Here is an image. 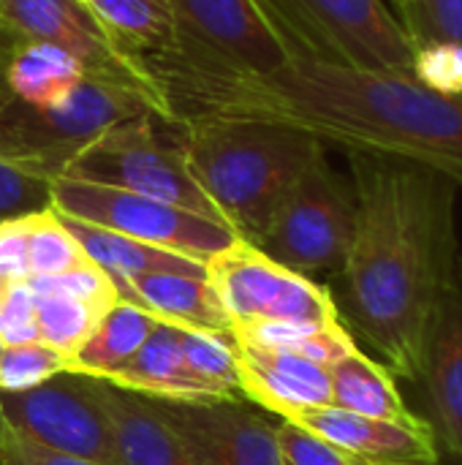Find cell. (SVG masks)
Returning a JSON list of instances; mask_svg holds the SVG:
<instances>
[{
    "mask_svg": "<svg viewBox=\"0 0 462 465\" xmlns=\"http://www.w3.org/2000/svg\"><path fill=\"white\" fill-rule=\"evenodd\" d=\"M152 79L177 123H275L310 134L324 147L428 169L462 188V101L430 90L414 71L291 57L267 74L155 68Z\"/></svg>",
    "mask_w": 462,
    "mask_h": 465,
    "instance_id": "obj_1",
    "label": "cell"
},
{
    "mask_svg": "<svg viewBox=\"0 0 462 465\" xmlns=\"http://www.w3.org/2000/svg\"><path fill=\"white\" fill-rule=\"evenodd\" d=\"M349 161L357 226L332 297L346 330L411 384L433 313L462 264L457 185L398 161Z\"/></svg>",
    "mask_w": 462,
    "mask_h": 465,
    "instance_id": "obj_2",
    "label": "cell"
},
{
    "mask_svg": "<svg viewBox=\"0 0 462 465\" xmlns=\"http://www.w3.org/2000/svg\"><path fill=\"white\" fill-rule=\"evenodd\" d=\"M188 166L234 234L251 245L305 169L324 155L310 134L261 123L199 117L180 123Z\"/></svg>",
    "mask_w": 462,
    "mask_h": 465,
    "instance_id": "obj_3",
    "label": "cell"
},
{
    "mask_svg": "<svg viewBox=\"0 0 462 465\" xmlns=\"http://www.w3.org/2000/svg\"><path fill=\"white\" fill-rule=\"evenodd\" d=\"M139 114H155L177 123L163 95L87 71L71 95L57 106L30 109L14 98L3 104L0 158H8L54 183L84 144L106 128Z\"/></svg>",
    "mask_w": 462,
    "mask_h": 465,
    "instance_id": "obj_4",
    "label": "cell"
},
{
    "mask_svg": "<svg viewBox=\"0 0 462 465\" xmlns=\"http://www.w3.org/2000/svg\"><path fill=\"white\" fill-rule=\"evenodd\" d=\"M60 177L131 191L223 223L188 166L180 123L155 114L106 128L68 161Z\"/></svg>",
    "mask_w": 462,
    "mask_h": 465,
    "instance_id": "obj_5",
    "label": "cell"
},
{
    "mask_svg": "<svg viewBox=\"0 0 462 465\" xmlns=\"http://www.w3.org/2000/svg\"><path fill=\"white\" fill-rule=\"evenodd\" d=\"M291 57L414 71V46L384 0H259Z\"/></svg>",
    "mask_w": 462,
    "mask_h": 465,
    "instance_id": "obj_6",
    "label": "cell"
},
{
    "mask_svg": "<svg viewBox=\"0 0 462 465\" xmlns=\"http://www.w3.org/2000/svg\"><path fill=\"white\" fill-rule=\"evenodd\" d=\"M354 226V185L329 166L324 153L280 199L256 248L313 281L319 275H340L351 251Z\"/></svg>",
    "mask_w": 462,
    "mask_h": 465,
    "instance_id": "obj_7",
    "label": "cell"
},
{
    "mask_svg": "<svg viewBox=\"0 0 462 465\" xmlns=\"http://www.w3.org/2000/svg\"><path fill=\"white\" fill-rule=\"evenodd\" d=\"M174 49L147 65L196 74H267L291 60V49L259 0H172Z\"/></svg>",
    "mask_w": 462,
    "mask_h": 465,
    "instance_id": "obj_8",
    "label": "cell"
},
{
    "mask_svg": "<svg viewBox=\"0 0 462 465\" xmlns=\"http://www.w3.org/2000/svg\"><path fill=\"white\" fill-rule=\"evenodd\" d=\"M52 210L202 264L240 240L234 229L199 213L131 191L65 177L52 183Z\"/></svg>",
    "mask_w": 462,
    "mask_h": 465,
    "instance_id": "obj_9",
    "label": "cell"
},
{
    "mask_svg": "<svg viewBox=\"0 0 462 465\" xmlns=\"http://www.w3.org/2000/svg\"><path fill=\"white\" fill-rule=\"evenodd\" d=\"M207 281L212 283L231 330L261 322L343 324L329 286L278 264L245 240H237L207 262Z\"/></svg>",
    "mask_w": 462,
    "mask_h": 465,
    "instance_id": "obj_10",
    "label": "cell"
},
{
    "mask_svg": "<svg viewBox=\"0 0 462 465\" xmlns=\"http://www.w3.org/2000/svg\"><path fill=\"white\" fill-rule=\"evenodd\" d=\"M0 425L41 450L98 465H123L95 379L57 373L49 381L0 392Z\"/></svg>",
    "mask_w": 462,
    "mask_h": 465,
    "instance_id": "obj_11",
    "label": "cell"
},
{
    "mask_svg": "<svg viewBox=\"0 0 462 465\" xmlns=\"http://www.w3.org/2000/svg\"><path fill=\"white\" fill-rule=\"evenodd\" d=\"M417 417L428 425L436 465H462V264L425 335L417 379Z\"/></svg>",
    "mask_w": 462,
    "mask_h": 465,
    "instance_id": "obj_12",
    "label": "cell"
},
{
    "mask_svg": "<svg viewBox=\"0 0 462 465\" xmlns=\"http://www.w3.org/2000/svg\"><path fill=\"white\" fill-rule=\"evenodd\" d=\"M0 22L22 41H49L63 46L90 74L163 95L150 71L117 46L82 0H0Z\"/></svg>",
    "mask_w": 462,
    "mask_h": 465,
    "instance_id": "obj_13",
    "label": "cell"
},
{
    "mask_svg": "<svg viewBox=\"0 0 462 465\" xmlns=\"http://www.w3.org/2000/svg\"><path fill=\"white\" fill-rule=\"evenodd\" d=\"M147 401L202 465H286L275 425L245 398Z\"/></svg>",
    "mask_w": 462,
    "mask_h": 465,
    "instance_id": "obj_14",
    "label": "cell"
},
{
    "mask_svg": "<svg viewBox=\"0 0 462 465\" xmlns=\"http://www.w3.org/2000/svg\"><path fill=\"white\" fill-rule=\"evenodd\" d=\"M234 343L240 395L275 414L291 420L300 411L329 406L332 384L329 371L286 349H264L251 343Z\"/></svg>",
    "mask_w": 462,
    "mask_h": 465,
    "instance_id": "obj_15",
    "label": "cell"
},
{
    "mask_svg": "<svg viewBox=\"0 0 462 465\" xmlns=\"http://www.w3.org/2000/svg\"><path fill=\"white\" fill-rule=\"evenodd\" d=\"M283 422H294L321 436L362 465H436V450L428 425L370 420L338 406L308 409Z\"/></svg>",
    "mask_w": 462,
    "mask_h": 465,
    "instance_id": "obj_16",
    "label": "cell"
},
{
    "mask_svg": "<svg viewBox=\"0 0 462 465\" xmlns=\"http://www.w3.org/2000/svg\"><path fill=\"white\" fill-rule=\"evenodd\" d=\"M123 465H202L144 395L95 379Z\"/></svg>",
    "mask_w": 462,
    "mask_h": 465,
    "instance_id": "obj_17",
    "label": "cell"
},
{
    "mask_svg": "<svg viewBox=\"0 0 462 465\" xmlns=\"http://www.w3.org/2000/svg\"><path fill=\"white\" fill-rule=\"evenodd\" d=\"M114 286L120 300L144 308L161 322L218 335L231 332V322L207 278L182 272H147L117 281Z\"/></svg>",
    "mask_w": 462,
    "mask_h": 465,
    "instance_id": "obj_18",
    "label": "cell"
},
{
    "mask_svg": "<svg viewBox=\"0 0 462 465\" xmlns=\"http://www.w3.org/2000/svg\"><path fill=\"white\" fill-rule=\"evenodd\" d=\"M112 387H120L125 392H136L144 398H161V401H212L210 392L202 387V381L191 373L182 351V327L158 322V327L150 332L144 346L131 357L125 368H120L112 379H106Z\"/></svg>",
    "mask_w": 462,
    "mask_h": 465,
    "instance_id": "obj_19",
    "label": "cell"
},
{
    "mask_svg": "<svg viewBox=\"0 0 462 465\" xmlns=\"http://www.w3.org/2000/svg\"><path fill=\"white\" fill-rule=\"evenodd\" d=\"M329 384H332L329 406L370 420L425 425L400 395L398 376L387 365L362 354V349H354L351 354H346L329 368Z\"/></svg>",
    "mask_w": 462,
    "mask_h": 465,
    "instance_id": "obj_20",
    "label": "cell"
},
{
    "mask_svg": "<svg viewBox=\"0 0 462 465\" xmlns=\"http://www.w3.org/2000/svg\"><path fill=\"white\" fill-rule=\"evenodd\" d=\"M60 218L68 226V232L76 237V242L82 245L87 259L95 267H101L114 283L136 278V275H147V272H182V275L207 278V264H202V262L185 259L180 253H172V251L131 240L125 234H117V232H109V229L68 218V215H60Z\"/></svg>",
    "mask_w": 462,
    "mask_h": 465,
    "instance_id": "obj_21",
    "label": "cell"
},
{
    "mask_svg": "<svg viewBox=\"0 0 462 465\" xmlns=\"http://www.w3.org/2000/svg\"><path fill=\"white\" fill-rule=\"evenodd\" d=\"M158 322L161 319H155L144 308L117 300L103 313L93 335L82 343V349L65 362L63 373H79L103 381L112 379L144 346V341L158 327Z\"/></svg>",
    "mask_w": 462,
    "mask_h": 465,
    "instance_id": "obj_22",
    "label": "cell"
},
{
    "mask_svg": "<svg viewBox=\"0 0 462 465\" xmlns=\"http://www.w3.org/2000/svg\"><path fill=\"white\" fill-rule=\"evenodd\" d=\"M84 65L49 41H22L8 63L11 98L30 109L57 106L84 79Z\"/></svg>",
    "mask_w": 462,
    "mask_h": 465,
    "instance_id": "obj_23",
    "label": "cell"
},
{
    "mask_svg": "<svg viewBox=\"0 0 462 465\" xmlns=\"http://www.w3.org/2000/svg\"><path fill=\"white\" fill-rule=\"evenodd\" d=\"M106 33L144 68L174 49L172 0H82Z\"/></svg>",
    "mask_w": 462,
    "mask_h": 465,
    "instance_id": "obj_24",
    "label": "cell"
},
{
    "mask_svg": "<svg viewBox=\"0 0 462 465\" xmlns=\"http://www.w3.org/2000/svg\"><path fill=\"white\" fill-rule=\"evenodd\" d=\"M27 229V278L60 275L93 264L63 218L49 207L25 215Z\"/></svg>",
    "mask_w": 462,
    "mask_h": 465,
    "instance_id": "obj_25",
    "label": "cell"
},
{
    "mask_svg": "<svg viewBox=\"0 0 462 465\" xmlns=\"http://www.w3.org/2000/svg\"><path fill=\"white\" fill-rule=\"evenodd\" d=\"M103 308L68 297H38L35 294V332L38 343L54 349L65 362L82 349L103 319Z\"/></svg>",
    "mask_w": 462,
    "mask_h": 465,
    "instance_id": "obj_26",
    "label": "cell"
},
{
    "mask_svg": "<svg viewBox=\"0 0 462 465\" xmlns=\"http://www.w3.org/2000/svg\"><path fill=\"white\" fill-rule=\"evenodd\" d=\"M182 351L191 373L202 381L212 401L242 398L237 384V354L229 335L182 327Z\"/></svg>",
    "mask_w": 462,
    "mask_h": 465,
    "instance_id": "obj_27",
    "label": "cell"
},
{
    "mask_svg": "<svg viewBox=\"0 0 462 465\" xmlns=\"http://www.w3.org/2000/svg\"><path fill=\"white\" fill-rule=\"evenodd\" d=\"M398 19L414 49L428 44L462 49V0H406Z\"/></svg>",
    "mask_w": 462,
    "mask_h": 465,
    "instance_id": "obj_28",
    "label": "cell"
},
{
    "mask_svg": "<svg viewBox=\"0 0 462 465\" xmlns=\"http://www.w3.org/2000/svg\"><path fill=\"white\" fill-rule=\"evenodd\" d=\"M25 283L38 297L82 300V302H90L103 311H109L120 300L114 281L95 264H87V267H79L71 272H60V275H35V278H27Z\"/></svg>",
    "mask_w": 462,
    "mask_h": 465,
    "instance_id": "obj_29",
    "label": "cell"
},
{
    "mask_svg": "<svg viewBox=\"0 0 462 465\" xmlns=\"http://www.w3.org/2000/svg\"><path fill=\"white\" fill-rule=\"evenodd\" d=\"M65 360L44 343L5 346L0 354V392H19L63 373Z\"/></svg>",
    "mask_w": 462,
    "mask_h": 465,
    "instance_id": "obj_30",
    "label": "cell"
},
{
    "mask_svg": "<svg viewBox=\"0 0 462 465\" xmlns=\"http://www.w3.org/2000/svg\"><path fill=\"white\" fill-rule=\"evenodd\" d=\"M52 204V183L30 169L0 158V221L19 218Z\"/></svg>",
    "mask_w": 462,
    "mask_h": 465,
    "instance_id": "obj_31",
    "label": "cell"
},
{
    "mask_svg": "<svg viewBox=\"0 0 462 465\" xmlns=\"http://www.w3.org/2000/svg\"><path fill=\"white\" fill-rule=\"evenodd\" d=\"M275 436H278V447L286 465H362L351 455H346L343 450H338L335 444L324 441L321 436L294 422L280 420L275 425Z\"/></svg>",
    "mask_w": 462,
    "mask_h": 465,
    "instance_id": "obj_32",
    "label": "cell"
},
{
    "mask_svg": "<svg viewBox=\"0 0 462 465\" xmlns=\"http://www.w3.org/2000/svg\"><path fill=\"white\" fill-rule=\"evenodd\" d=\"M35 341V294L25 281L5 283L0 289V343L22 346Z\"/></svg>",
    "mask_w": 462,
    "mask_h": 465,
    "instance_id": "obj_33",
    "label": "cell"
},
{
    "mask_svg": "<svg viewBox=\"0 0 462 465\" xmlns=\"http://www.w3.org/2000/svg\"><path fill=\"white\" fill-rule=\"evenodd\" d=\"M0 465H98L90 460H79L71 455H60V452H49L41 450L30 441H22L19 436H14L11 430H5L0 425Z\"/></svg>",
    "mask_w": 462,
    "mask_h": 465,
    "instance_id": "obj_34",
    "label": "cell"
},
{
    "mask_svg": "<svg viewBox=\"0 0 462 465\" xmlns=\"http://www.w3.org/2000/svg\"><path fill=\"white\" fill-rule=\"evenodd\" d=\"M19 44H22V38L11 27H5L0 22V106L11 101V90H8V63H11V54H14V49Z\"/></svg>",
    "mask_w": 462,
    "mask_h": 465,
    "instance_id": "obj_35",
    "label": "cell"
},
{
    "mask_svg": "<svg viewBox=\"0 0 462 465\" xmlns=\"http://www.w3.org/2000/svg\"><path fill=\"white\" fill-rule=\"evenodd\" d=\"M389 3H392V5H395V8H400V5H403V3H406V0H389Z\"/></svg>",
    "mask_w": 462,
    "mask_h": 465,
    "instance_id": "obj_36",
    "label": "cell"
},
{
    "mask_svg": "<svg viewBox=\"0 0 462 465\" xmlns=\"http://www.w3.org/2000/svg\"><path fill=\"white\" fill-rule=\"evenodd\" d=\"M3 349H5V346H3V343H0V354H3Z\"/></svg>",
    "mask_w": 462,
    "mask_h": 465,
    "instance_id": "obj_37",
    "label": "cell"
}]
</instances>
